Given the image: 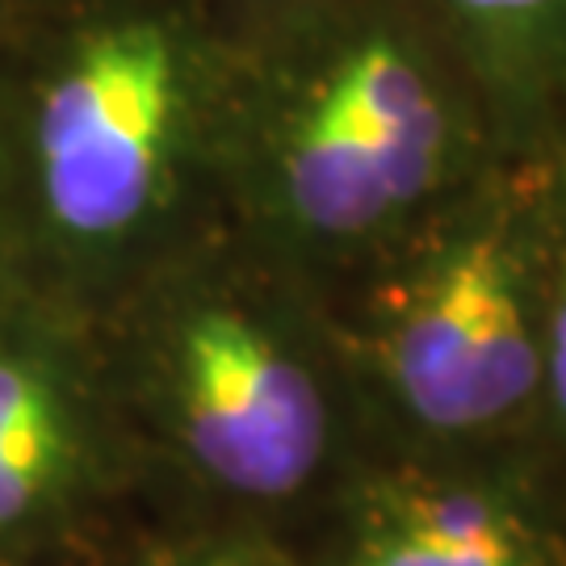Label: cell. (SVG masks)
I'll return each mask as SVG.
<instances>
[{
	"mask_svg": "<svg viewBox=\"0 0 566 566\" xmlns=\"http://www.w3.org/2000/svg\"><path fill=\"white\" fill-rule=\"evenodd\" d=\"M483 102L491 139L537 156L566 139V0H420Z\"/></svg>",
	"mask_w": 566,
	"mask_h": 566,
	"instance_id": "obj_7",
	"label": "cell"
},
{
	"mask_svg": "<svg viewBox=\"0 0 566 566\" xmlns=\"http://www.w3.org/2000/svg\"><path fill=\"white\" fill-rule=\"evenodd\" d=\"M495 147L420 0H282L223 21L219 219L336 290L386 256Z\"/></svg>",
	"mask_w": 566,
	"mask_h": 566,
	"instance_id": "obj_1",
	"label": "cell"
},
{
	"mask_svg": "<svg viewBox=\"0 0 566 566\" xmlns=\"http://www.w3.org/2000/svg\"><path fill=\"white\" fill-rule=\"evenodd\" d=\"M223 21L202 0H72L0 63V261L84 324L219 223Z\"/></svg>",
	"mask_w": 566,
	"mask_h": 566,
	"instance_id": "obj_2",
	"label": "cell"
},
{
	"mask_svg": "<svg viewBox=\"0 0 566 566\" xmlns=\"http://www.w3.org/2000/svg\"><path fill=\"white\" fill-rule=\"evenodd\" d=\"M479 177L327 290L374 437L470 446L542 403L546 189L533 206L516 172L500 189H474Z\"/></svg>",
	"mask_w": 566,
	"mask_h": 566,
	"instance_id": "obj_4",
	"label": "cell"
},
{
	"mask_svg": "<svg viewBox=\"0 0 566 566\" xmlns=\"http://www.w3.org/2000/svg\"><path fill=\"white\" fill-rule=\"evenodd\" d=\"M327 542L306 566H546V533L504 486L365 458L315 507Z\"/></svg>",
	"mask_w": 566,
	"mask_h": 566,
	"instance_id": "obj_6",
	"label": "cell"
},
{
	"mask_svg": "<svg viewBox=\"0 0 566 566\" xmlns=\"http://www.w3.org/2000/svg\"><path fill=\"white\" fill-rule=\"evenodd\" d=\"M264 4H282V0H240V13H248V9H264Z\"/></svg>",
	"mask_w": 566,
	"mask_h": 566,
	"instance_id": "obj_10",
	"label": "cell"
},
{
	"mask_svg": "<svg viewBox=\"0 0 566 566\" xmlns=\"http://www.w3.org/2000/svg\"><path fill=\"white\" fill-rule=\"evenodd\" d=\"M542 403L566 441V139L546 147V269H542Z\"/></svg>",
	"mask_w": 566,
	"mask_h": 566,
	"instance_id": "obj_8",
	"label": "cell"
},
{
	"mask_svg": "<svg viewBox=\"0 0 566 566\" xmlns=\"http://www.w3.org/2000/svg\"><path fill=\"white\" fill-rule=\"evenodd\" d=\"M143 495L93 327L0 277V566H51Z\"/></svg>",
	"mask_w": 566,
	"mask_h": 566,
	"instance_id": "obj_5",
	"label": "cell"
},
{
	"mask_svg": "<svg viewBox=\"0 0 566 566\" xmlns=\"http://www.w3.org/2000/svg\"><path fill=\"white\" fill-rule=\"evenodd\" d=\"M0 277H9V273H4V261H0Z\"/></svg>",
	"mask_w": 566,
	"mask_h": 566,
	"instance_id": "obj_11",
	"label": "cell"
},
{
	"mask_svg": "<svg viewBox=\"0 0 566 566\" xmlns=\"http://www.w3.org/2000/svg\"><path fill=\"white\" fill-rule=\"evenodd\" d=\"M126 566H306L273 528L231 521H181L143 537Z\"/></svg>",
	"mask_w": 566,
	"mask_h": 566,
	"instance_id": "obj_9",
	"label": "cell"
},
{
	"mask_svg": "<svg viewBox=\"0 0 566 566\" xmlns=\"http://www.w3.org/2000/svg\"><path fill=\"white\" fill-rule=\"evenodd\" d=\"M88 327L143 495L189 521L273 528L369 458L327 294L223 219Z\"/></svg>",
	"mask_w": 566,
	"mask_h": 566,
	"instance_id": "obj_3",
	"label": "cell"
}]
</instances>
